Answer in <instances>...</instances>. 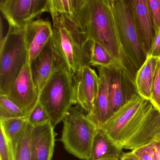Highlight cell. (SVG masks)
<instances>
[{
    "label": "cell",
    "mask_w": 160,
    "mask_h": 160,
    "mask_svg": "<svg viewBox=\"0 0 160 160\" xmlns=\"http://www.w3.org/2000/svg\"><path fill=\"white\" fill-rule=\"evenodd\" d=\"M3 18L14 28H24L43 13L49 12L48 0H1Z\"/></svg>",
    "instance_id": "8"
},
{
    "label": "cell",
    "mask_w": 160,
    "mask_h": 160,
    "mask_svg": "<svg viewBox=\"0 0 160 160\" xmlns=\"http://www.w3.org/2000/svg\"><path fill=\"white\" fill-rule=\"evenodd\" d=\"M116 64H118L103 47L96 42L91 41L90 66L108 68Z\"/></svg>",
    "instance_id": "22"
},
{
    "label": "cell",
    "mask_w": 160,
    "mask_h": 160,
    "mask_svg": "<svg viewBox=\"0 0 160 160\" xmlns=\"http://www.w3.org/2000/svg\"><path fill=\"white\" fill-rule=\"evenodd\" d=\"M131 4L139 40L148 56L155 36L148 0H131Z\"/></svg>",
    "instance_id": "14"
},
{
    "label": "cell",
    "mask_w": 160,
    "mask_h": 160,
    "mask_svg": "<svg viewBox=\"0 0 160 160\" xmlns=\"http://www.w3.org/2000/svg\"><path fill=\"white\" fill-rule=\"evenodd\" d=\"M150 101L137 95L105 122L97 126L118 147L123 149L131 132L148 108Z\"/></svg>",
    "instance_id": "6"
},
{
    "label": "cell",
    "mask_w": 160,
    "mask_h": 160,
    "mask_svg": "<svg viewBox=\"0 0 160 160\" xmlns=\"http://www.w3.org/2000/svg\"><path fill=\"white\" fill-rule=\"evenodd\" d=\"M72 76L55 67L53 73L40 93L39 102L55 126L62 121L69 109L74 105Z\"/></svg>",
    "instance_id": "5"
},
{
    "label": "cell",
    "mask_w": 160,
    "mask_h": 160,
    "mask_svg": "<svg viewBox=\"0 0 160 160\" xmlns=\"http://www.w3.org/2000/svg\"><path fill=\"white\" fill-rule=\"evenodd\" d=\"M120 160H140L138 157L132 152H122L120 158Z\"/></svg>",
    "instance_id": "31"
},
{
    "label": "cell",
    "mask_w": 160,
    "mask_h": 160,
    "mask_svg": "<svg viewBox=\"0 0 160 160\" xmlns=\"http://www.w3.org/2000/svg\"><path fill=\"white\" fill-rule=\"evenodd\" d=\"M148 56L160 58V29L155 34L151 48Z\"/></svg>",
    "instance_id": "30"
},
{
    "label": "cell",
    "mask_w": 160,
    "mask_h": 160,
    "mask_svg": "<svg viewBox=\"0 0 160 160\" xmlns=\"http://www.w3.org/2000/svg\"><path fill=\"white\" fill-rule=\"evenodd\" d=\"M61 141L69 153L78 158L90 160L97 126L78 108L72 106L63 118Z\"/></svg>",
    "instance_id": "4"
},
{
    "label": "cell",
    "mask_w": 160,
    "mask_h": 160,
    "mask_svg": "<svg viewBox=\"0 0 160 160\" xmlns=\"http://www.w3.org/2000/svg\"><path fill=\"white\" fill-rule=\"evenodd\" d=\"M118 158L116 157H111V158H105V159H101L99 160H119Z\"/></svg>",
    "instance_id": "33"
},
{
    "label": "cell",
    "mask_w": 160,
    "mask_h": 160,
    "mask_svg": "<svg viewBox=\"0 0 160 160\" xmlns=\"http://www.w3.org/2000/svg\"><path fill=\"white\" fill-rule=\"evenodd\" d=\"M52 34V26L48 20L37 19L26 26L25 41L30 63L45 47Z\"/></svg>",
    "instance_id": "15"
},
{
    "label": "cell",
    "mask_w": 160,
    "mask_h": 160,
    "mask_svg": "<svg viewBox=\"0 0 160 160\" xmlns=\"http://www.w3.org/2000/svg\"><path fill=\"white\" fill-rule=\"evenodd\" d=\"M6 96L19 106L28 118L39 102L40 93L33 82L29 62L23 67Z\"/></svg>",
    "instance_id": "11"
},
{
    "label": "cell",
    "mask_w": 160,
    "mask_h": 160,
    "mask_svg": "<svg viewBox=\"0 0 160 160\" xmlns=\"http://www.w3.org/2000/svg\"><path fill=\"white\" fill-rule=\"evenodd\" d=\"M0 160H13L11 143L1 129L0 132Z\"/></svg>",
    "instance_id": "29"
},
{
    "label": "cell",
    "mask_w": 160,
    "mask_h": 160,
    "mask_svg": "<svg viewBox=\"0 0 160 160\" xmlns=\"http://www.w3.org/2000/svg\"><path fill=\"white\" fill-rule=\"evenodd\" d=\"M122 149L118 147L105 134L98 130L94 137L90 160L116 157L120 159Z\"/></svg>",
    "instance_id": "20"
},
{
    "label": "cell",
    "mask_w": 160,
    "mask_h": 160,
    "mask_svg": "<svg viewBox=\"0 0 160 160\" xmlns=\"http://www.w3.org/2000/svg\"><path fill=\"white\" fill-rule=\"evenodd\" d=\"M50 122L47 112L40 103L33 108L28 117V122L32 126L41 125Z\"/></svg>",
    "instance_id": "25"
},
{
    "label": "cell",
    "mask_w": 160,
    "mask_h": 160,
    "mask_svg": "<svg viewBox=\"0 0 160 160\" xmlns=\"http://www.w3.org/2000/svg\"><path fill=\"white\" fill-rule=\"evenodd\" d=\"M26 28L9 27L7 34L0 41V95H7L29 62L25 41Z\"/></svg>",
    "instance_id": "3"
},
{
    "label": "cell",
    "mask_w": 160,
    "mask_h": 160,
    "mask_svg": "<svg viewBox=\"0 0 160 160\" xmlns=\"http://www.w3.org/2000/svg\"><path fill=\"white\" fill-rule=\"evenodd\" d=\"M30 66L33 82L40 93L55 69L51 38Z\"/></svg>",
    "instance_id": "17"
},
{
    "label": "cell",
    "mask_w": 160,
    "mask_h": 160,
    "mask_svg": "<svg viewBox=\"0 0 160 160\" xmlns=\"http://www.w3.org/2000/svg\"><path fill=\"white\" fill-rule=\"evenodd\" d=\"M150 102L156 110L160 111V58L158 62Z\"/></svg>",
    "instance_id": "27"
},
{
    "label": "cell",
    "mask_w": 160,
    "mask_h": 160,
    "mask_svg": "<svg viewBox=\"0 0 160 160\" xmlns=\"http://www.w3.org/2000/svg\"><path fill=\"white\" fill-rule=\"evenodd\" d=\"M48 1V13L54 12L62 16L88 34L85 12L86 0Z\"/></svg>",
    "instance_id": "16"
},
{
    "label": "cell",
    "mask_w": 160,
    "mask_h": 160,
    "mask_svg": "<svg viewBox=\"0 0 160 160\" xmlns=\"http://www.w3.org/2000/svg\"><path fill=\"white\" fill-rule=\"evenodd\" d=\"M122 46L127 57L138 70L147 58L139 40L133 16L131 0H110Z\"/></svg>",
    "instance_id": "7"
},
{
    "label": "cell",
    "mask_w": 160,
    "mask_h": 160,
    "mask_svg": "<svg viewBox=\"0 0 160 160\" xmlns=\"http://www.w3.org/2000/svg\"><path fill=\"white\" fill-rule=\"evenodd\" d=\"M16 118H28V116L7 96L0 95V119Z\"/></svg>",
    "instance_id": "24"
},
{
    "label": "cell",
    "mask_w": 160,
    "mask_h": 160,
    "mask_svg": "<svg viewBox=\"0 0 160 160\" xmlns=\"http://www.w3.org/2000/svg\"><path fill=\"white\" fill-rule=\"evenodd\" d=\"M160 140V111L150 102L146 112L134 127L123 149L132 150Z\"/></svg>",
    "instance_id": "12"
},
{
    "label": "cell",
    "mask_w": 160,
    "mask_h": 160,
    "mask_svg": "<svg viewBox=\"0 0 160 160\" xmlns=\"http://www.w3.org/2000/svg\"><path fill=\"white\" fill-rule=\"evenodd\" d=\"M97 68L100 79L98 95L94 108L87 116L98 126L108 119L113 113L109 101L105 68Z\"/></svg>",
    "instance_id": "18"
},
{
    "label": "cell",
    "mask_w": 160,
    "mask_h": 160,
    "mask_svg": "<svg viewBox=\"0 0 160 160\" xmlns=\"http://www.w3.org/2000/svg\"><path fill=\"white\" fill-rule=\"evenodd\" d=\"M50 14L53 22L51 41L55 67L72 77L83 66H90L91 41L88 34L64 17Z\"/></svg>",
    "instance_id": "2"
},
{
    "label": "cell",
    "mask_w": 160,
    "mask_h": 160,
    "mask_svg": "<svg viewBox=\"0 0 160 160\" xmlns=\"http://www.w3.org/2000/svg\"><path fill=\"white\" fill-rule=\"evenodd\" d=\"M74 105L88 113L95 107L99 91V76L91 66L85 65L72 77Z\"/></svg>",
    "instance_id": "10"
},
{
    "label": "cell",
    "mask_w": 160,
    "mask_h": 160,
    "mask_svg": "<svg viewBox=\"0 0 160 160\" xmlns=\"http://www.w3.org/2000/svg\"><path fill=\"white\" fill-rule=\"evenodd\" d=\"M85 12L90 40L103 47L114 61L135 80L138 71L122 46L110 0H86Z\"/></svg>",
    "instance_id": "1"
},
{
    "label": "cell",
    "mask_w": 160,
    "mask_h": 160,
    "mask_svg": "<svg viewBox=\"0 0 160 160\" xmlns=\"http://www.w3.org/2000/svg\"><path fill=\"white\" fill-rule=\"evenodd\" d=\"M32 127L28 122L21 133L10 142L13 160H31L30 140Z\"/></svg>",
    "instance_id": "21"
},
{
    "label": "cell",
    "mask_w": 160,
    "mask_h": 160,
    "mask_svg": "<svg viewBox=\"0 0 160 160\" xmlns=\"http://www.w3.org/2000/svg\"><path fill=\"white\" fill-rule=\"evenodd\" d=\"M155 34L160 29V0H148Z\"/></svg>",
    "instance_id": "28"
},
{
    "label": "cell",
    "mask_w": 160,
    "mask_h": 160,
    "mask_svg": "<svg viewBox=\"0 0 160 160\" xmlns=\"http://www.w3.org/2000/svg\"><path fill=\"white\" fill-rule=\"evenodd\" d=\"M56 135L50 122L33 126L31 135V160H51Z\"/></svg>",
    "instance_id": "13"
},
{
    "label": "cell",
    "mask_w": 160,
    "mask_h": 160,
    "mask_svg": "<svg viewBox=\"0 0 160 160\" xmlns=\"http://www.w3.org/2000/svg\"><path fill=\"white\" fill-rule=\"evenodd\" d=\"M105 70L109 101L114 114L138 94L135 80L123 68L116 64Z\"/></svg>",
    "instance_id": "9"
},
{
    "label": "cell",
    "mask_w": 160,
    "mask_h": 160,
    "mask_svg": "<svg viewBox=\"0 0 160 160\" xmlns=\"http://www.w3.org/2000/svg\"><path fill=\"white\" fill-rule=\"evenodd\" d=\"M159 60V58L147 56L145 62L138 70L136 76L135 83L138 93L147 101H150L151 98Z\"/></svg>",
    "instance_id": "19"
},
{
    "label": "cell",
    "mask_w": 160,
    "mask_h": 160,
    "mask_svg": "<svg viewBox=\"0 0 160 160\" xmlns=\"http://www.w3.org/2000/svg\"><path fill=\"white\" fill-rule=\"evenodd\" d=\"M1 129L9 142L15 139L28 123V118L0 119Z\"/></svg>",
    "instance_id": "23"
},
{
    "label": "cell",
    "mask_w": 160,
    "mask_h": 160,
    "mask_svg": "<svg viewBox=\"0 0 160 160\" xmlns=\"http://www.w3.org/2000/svg\"><path fill=\"white\" fill-rule=\"evenodd\" d=\"M140 160H159L152 142L132 151Z\"/></svg>",
    "instance_id": "26"
},
{
    "label": "cell",
    "mask_w": 160,
    "mask_h": 160,
    "mask_svg": "<svg viewBox=\"0 0 160 160\" xmlns=\"http://www.w3.org/2000/svg\"><path fill=\"white\" fill-rule=\"evenodd\" d=\"M155 152L159 160H160V140L153 141Z\"/></svg>",
    "instance_id": "32"
}]
</instances>
